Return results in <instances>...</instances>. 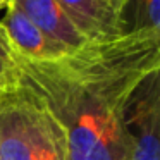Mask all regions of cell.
I'll return each instance as SVG.
<instances>
[{"mask_svg":"<svg viewBox=\"0 0 160 160\" xmlns=\"http://www.w3.org/2000/svg\"><path fill=\"white\" fill-rule=\"evenodd\" d=\"M119 22L122 33L150 31L160 40V0H122Z\"/></svg>","mask_w":160,"mask_h":160,"instance_id":"7","label":"cell"},{"mask_svg":"<svg viewBox=\"0 0 160 160\" xmlns=\"http://www.w3.org/2000/svg\"><path fill=\"white\" fill-rule=\"evenodd\" d=\"M105 4L108 5V7H112L115 12L119 14V9H121V4H122V0H103Z\"/></svg>","mask_w":160,"mask_h":160,"instance_id":"9","label":"cell"},{"mask_svg":"<svg viewBox=\"0 0 160 160\" xmlns=\"http://www.w3.org/2000/svg\"><path fill=\"white\" fill-rule=\"evenodd\" d=\"M88 40L122 35L119 14L103 0H55Z\"/></svg>","mask_w":160,"mask_h":160,"instance_id":"6","label":"cell"},{"mask_svg":"<svg viewBox=\"0 0 160 160\" xmlns=\"http://www.w3.org/2000/svg\"><path fill=\"white\" fill-rule=\"evenodd\" d=\"M2 95H4V91H2V90H0V98H2Z\"/></svg>","mask_w":160,"mask_h":160,"instance_id":"11","label":"cell"},{"mask_svg":"<svg viewBox=\"0 0 160 160\" xmlns=\"http://www.w3.org/2000/svg\"><path fill=\"white\" fill-rule=\"evenodd\" d=\"M7 2H9V0H0V11H2V9H5Z\"/></svg>","mask_w":160,"mask_h":160,"instance_id":"10","label":"cell"},{"mask_svg":"<svg viewBox=\"0 0 160 160\" xmlns=\"http://www.w3.org/2000/svg\"><path fill=\"white\" fill-rule=\"evenodd\" d=\"M21 84V71H19L16 53L5 36L4 29L0 28V90L7 93Z\"/></svg>","mask_w":160,"mask_h":160,"instance_id":"8","label":"cell"},{"mask_svg":"<svg viewBox=\"0 0 160 160\" xmlns=\"http://www.w3.org/2000/svg\"><path fill=\"white\" fill-rule=\"evenodd\" d=\"M128 160H160V71L141 81L124 110Z\"/></svg>","mask_w":160,"mask_h":160,"instance_id":"3","label":"cell"},{"mask_svg":"<svg viewBox=\"0 0 160 160\" xmlns=\"http://www.w3.org/2000/svg\"><path fill=\"white\" fill-rule=\"evenodd\" d=\"M12 50L28 60H55L72 52L64 45L47 36L35 22H31L22 11L9 0L5 5L4 19L0 21Z\"/></svg>","mask_w":160,"mask_h":160,"instance_id":"4","label":"cell"},{"mask_svg":"<svg viewBox=\"0 0 160 160\" xmlns=\"http://www.w3.org/2000/svg\"><path fill=\"white\" fill-rule=\"evenodd\" d=\"M11 2L18 5L22 14L31 22H35L47 36L64 45L66 48L76 50L90 42L55 0H11Z\"/></svg>","mask_w":160,"mask_h":160,"instance_id":"5","label":"cell"},{"mask_svg":"<svg viewBox=\"0 0 160 160\" xmlns=\"http://www.w3.org/2000/svg\"><path fill=\"white\" fill-rule=\"evenodd\" d=\"M16 60L21 83L62 126L67 160H128L126 105L136 86L160 71V40L153 33L90 40L55 60L18 53Z\"/></svg>","mask_w":160,"mask_h":160,"instance_id":"1","label":"cell"},{"mask_svg":"<svg viewBox=\"0 0 160 160\" xmlns=\"http://www.w3.org/2000/svg\"><path fill=\"white\" fill-rule=\"evenodd\" d=\"M0 160H67L62 126L22 83L0 98Z\"/></svg>","mask_w":160,"mask_h":160,"instance_id":"2","label":"cell"}]
</instances>
